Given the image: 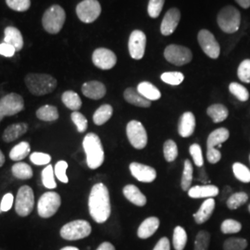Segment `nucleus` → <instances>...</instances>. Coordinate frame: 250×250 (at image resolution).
I'll list each match as a JSON object with an SVG mask.
<instances>
[{
	"label": "nucleus",
	"mask_w": 250,
	"mask_h": 250,
	"mask_svg": "<svg viewBox=\"0 0 250 250\" xmlns=\"http://www.w3.org/2000/svg\"><path fill=\"white\" fill-rule=\"evenodd\" d=\"M88 208L90 215L96 223L104 224L107 222L111 213V205L108 189L104 184H97L91 189Z\"/></svg>",
	"instance_id": "f257e3e1"
},
{
	"label": "nucleus",
	"mask_w": 250,
	"mask_h": 250,
	"mask_svg": "<svg viewBox=\"0 0 250 250\" xmlns=\"http://www.w3.org/2000/svg\"><path fill=\"white\" fill-rule=\"evenodd\" d=\"M83 147L86 155L87 166L92 170L99 168L105 160V154L101 140L98 134L89 133L83 141Z\"/></svg>",
	"instance_id": "f03ea898"
},
{
	"label": "nucleus",
	"mask_w": 250,
	"mask_h": 250,
	"mask_svg": "<svg viewBox=\"0 0 250 250\" xmlns=\"http://www.w3.org/2000/svg\"><path fill=\"white\" fill-rule=\"evenodd\" d=\"M24 82L29 91L38 97L52 93L58 84L53 76L45 73H29Z\"/></svg>",
	"instance_id": "7ed1b4c3"
},
{
	"label": "nucleus",
	"mask_w": 250,
	"mask_h": 250,
	"mask_svg": "<svg viewBox=\"0 0 250 250\" xmlns=\"http://www.w3.org/2000/svg\"><path fill=\"white\" fill-rule=\"evenodd\" d=\"M218 25L226 34H233L238 31L241 23L240 11L233 6H226L218 14Z\"/></svg>",
	"instance_id": "20e7f679"
},
{
	"label": "nucleus",
	"mask_w": 250,
	"mask_h": 250,
	"mask_svg": "<svg viewBox=\"0 0 250 250\" xmlns=\"http://www.w3.org/2000/svg\"><path fill=\"white\" fill-rule=\"evenodd\" d=\"M65 21V10L59 5H53L45 10L42 18V24L47 33L56 35L62 31Z\"/></svg>",
	"instance_id": "39448f33"
},
{
	"label": "nucleus",
	"mask_w": 250,
	"mask_h": 250,
	"mask_svg": "<svg viewBox=\"0 0 250 250\" xmlns=\"http://www.w3.org/2000/svg\"><path fill=\"white\" fill-rule=\"evenodd\" d=\"M92 232V227L88 222L76 220L65 224L61 229V236L65 240L75 241L87 237Z\"/></svg>",
	"instance_id": "423d86ee"
},
{
	"label": "nucleus",
	"mask_w": 250,
	"mask_h": 250,
	"mask_svg": "<svg viewBox=\"0 0 250 250\" xmlns=\"http://www.w3.org/2000/svg\"><path fill=\"white\" fill-rule=\"evenodd\" d=\"M62 205V197L56 192H45L38 200L37 211L43 219H48L57 213Z\"/></svg>",
	"instance_id": "0eeeda50"
},
{
	"label": "nucleus",
	"mask_w": 250,
	"mask_h": 250,
	"mask_svg": "<svg viewBox=\"0 0 250 250\" xmlns=\"http://www.w3.org/2000/svg\"><path fill=\"white\" fill-rule=\"evenodd\" d=\"M35 208V194L29 186H23L19 189L15 202V210L21 217H26Z\"/></svg>",
	"instance_id": "6e6552de"
},
{
	"label": "nucleus",
	"mask_w": 250,
	"mask_h": 250,
	"mask_svg": "<svg viewBox=\"0 0 250 250\" xmlns=\"http://www.w3.org/2000/svg\"><path fill=\"white\" fill-rule=\"evenodd\" d=\"M24 108V101L21 96L10 93L0 99V122L6 116L18 114Z\"/></svg>",
	"instance_id": "1a4fd4ad"
},
{
	"label": "nucleus",
	"mask_w": 250,
	"mask_h": 250,
	"mask_svg": "<svg viewBox=\"0 0 250 250\" xmlns=\"http://www.w3.org/2000/svg\"><path fill=\"white\" fill-rule=\"evenodd\" d=\"M129 142L136 149H143L147 144V134L144 125L138 121H131L126 126Z\"/></svg>",
	"instance_id": "9d476101"
},
{
	"label": "nucleus",
	"mask_w": 250,
	"mask_h": 250,
	"mask_svg": "<svg viewBox=\"0 0 250 250\" xmlns=\"http://www.w3.org/2000/svg\"><path fill=\"white\" fill-rule=\"evenodd\" d=\"M164 57L167 62L176 65L184 66L193 59L192 51L186 46L179 45H168L164 50Z\"/></svg>",
	"instance_id": "9b49d317"
},
{
	"label": "nucleus",
	"mask_w": 250,
	"mask_h": 250,
	"mask_svg": "<svg viewBox=\"0 0 250 250\" xmlns=\"http://www.w3.org/2000/svg\"><path fill=\"white\" fill-rule=\"evenodd\" d=\"M101 6L98 0H83L76 7V14L81 21L92 23L99 18Z\"/></svg>",
	"instance_id": "f8f14e48"
},
{
	"label": "nucleus",
	"mask_w": 250,
	"mask_h": 250,
	"mask_svg": "<svg viewBox=\"0 0 250 250\" xmlns=\"http://www.w3.org/2000/svg\"><path fill=\"white\" fill-rule=\"evenodd\" d=\"M197 40L200 47L208 57L213 60L219 58L221 53V47L219 43L217 42L215 36L209 31L206 29L201 30L198 33Z\"/></svg>",
	"instance_id": "ddd939ff"
},
{
	"label": "nucleus",
	"mask_w": 250,
	"mask_h": 250,
	"mask_svg": "<svg viewBox=\"0 0 250 250\" xmlns=\"http://www.w3.org/2000/svg\"><path fill=\"white\" fill-rule=\"evenodd\" d=\"M146 45V36L140 30H134L129 37L128 49L132 59L141 60L143 59Z\"/></svg>",
	"instance_id": "4468645a"
},
{
	"label": "nucleus",
	"mask_w": 250,
	"mask_h": 250,
	"mask_svg": "<svg viewBox=\"0 0 250 250\" xmlns=\"http://www.w3.org/2000/svg\"><path fill=\"white\" fill-rule=\"evenodd\" d=\"M92 61L96 67L101 70H110L117 63L115 53L107 48H98L92 55Z\"/></svg>",
	"instance_id": "2eb2a0df"
},
{
	"label": "nucleus",
	"mask_w": 250,
	"mask_h": 250,
	"mask_svg": "<svg viewBox=\"0 0 250 250\" xmlns=\"http://www.w3.org/2000/svg\"><path fill=\"white\" fill-rule=\"evenodd\" d=\"M130 171L134 178L142 183H151L157 177V171L154 168L137 162L130 164Z\"/></svg>",
	"instance_id": "dca6fc26"
},
{
	"label": "nucleus",
	"mask_w": 250,
	"mask_h": 250,
	"mask_svg": "<svg viewBox=\"0 0 250 250\" xmlns=\"http://www.w3.org/2000/svg\"><path fill=\"white\" fill-rule=\"evenodd\" d=\"M181 20V12L178 9H170L165 14L161 25V32L163 36H170L174 33Z\"/></svg>",
	"instance_id": "f3484780"
},
{
	"label": "nucleus",
	"mask_w": 250,
	"mask_h": 250,
	"mask_svg": "<svg viewBox=\"0 0 250 250\" xmlns=\"http://www.w3.org/2000/svg\"><path fill=\"white\" fill-rule=\"evenodd\" d=\"M82 92L88 99L99 100L104 98L107 93V89L104 83H102L101 82L90 81L83 84Z\"/></svg>",
	"instance_id": "a211bd4d"
},
{
	"label": "nucleus",
	"mask_w": 250,
	"mask_h": 250,
	"mask_svg": "<svg viewBox=\"0 0 250 250\" xmlns=\"http://www.w3.org/2000/svg\"><path fill=\"white\" fill-rule=\"evenodd\" d=\"M196 129V118L195 115L188 111L185 112L179 122L178 132L182 137H189L194 134Z\"/></svg>",
	"instance_id": "6ab92c4d"
},
{
	"label": "nucleus",
	"mask_w": 250,
	"mask_h": 250,
	"mask_svg": "<svg viewBox=\"0 0 250 250\" xmlns=\"http://www.w3.org/2000/svg\"><path fill=\"white\" fill-rule=\"evenodd\" d=\"M219 195V188L212 185L196 186L188 190V196L192 198H212Z\"/></svg>",
	"instance_id": "aec40b11"
},
{
	"label": "nucleus",
	"mask_w": 250,
	"mask_h": 250,
	"mask_svg": "<svg viewBox=\"0 0 250 250\" xmlns=\"http://www.w3.org/2000/svg\"><path fill=\"white\" fill-rule=\"evenodd\" d=\"M159 226L160 220L157 217H149L140 224L137 230V235L140 239H147L157 232Z\"/></svg>",
	"instance_id": "412c9836"
},
{
	"label": "nucleus",
	"mask_w": 250,
	"mask_h": 250,
	"mask_svg": "<svg viewBox=\"0 0 250 250\" xmlns=\"http://www.w3.org/2000/svg\"><path fill=\"white\" fill-rule=\"evenodd\" d=\"M27 131H28V125L25 123H19V124L9 125V127H7L6 130L4 131L2 139L7 143H10L17 140L21 135L25 134Z\"/></svg>",
	"instance_id": "4be33fe9"
},
{
	"label": "nucleus",
	"mask_w": 250,
	"mask_h": 250,
	"mask_svg": "<svg viewBox=\"0 0 250 250\" xmlns=\"http://www.w3.org/2000/svg\"><path fill=\"white\" fill-rule=\"evenodd\" d=\"M5 37L4 42L12 45L16 51H21L23 47V38L21 33L19 31L16 27H7L4 31Z\"/></svg>",
	"instance_id": "5701e85b"
},
{
	"label": "nucleus",
	"mask_w": 250,
	"mask_h": 250,
	"mask_svg": "<svg viewBox=\"0 0 250 250\" xmlns=\"http://www.w3.org/2000/svg\"><path fill=\"white\" fill-rule=\"evenodd\" d=\"M215 208V200L213 198H208L200 206L199 209L197 210L194 216V219L197 224H202L208 221L213 213Z\"/></svg>",
	"instance_id": "b1692460"
},
{
	"label": "nucleus",
	"mask_w": 250,
	"mask_h": 250,
	"mask_svg": "<svg viewBox=\"0 0 250 250\" xmlns=\"http://www.w3.org/2000/svg\"><path fill=\"white\" fill-rule=\"evenodd\" d=\"M125 197L134 205L143 207L146 204V197L143 193L134 185L125 186L124 188Z\"/></svg>",
	"instance_id": "393cba45"
},
{
	"label": "nucleus",
	"mask_w": 250,
	"mask_h": 250,
	"mask_svg": "<svg viewBox=\"0 0 250 250\" xmlns=\"http://www.w3.org/2000/svg\"><path fill=\"white\" fill-rule=\"evenodd\" d=\"M230 133L226 128H219L208 135L207 141L208 148L221 147L222 145L229 138Z\"/></svg>",
	"instance_id": "a878e982"
},
{
	"label": "nucleus",
	"mask_w": 250,
	"mask_h": 250,
	"mask_svg": "<svg viewBox=\"0 0 250 250\" xmlns=\"http://www.w3.org/2000/svg\"><path fill=\"white\" fill-rule=\"evenodd\" d=\"M124 97L128 103L136 107H149L151 106V101L145 99L137 90L132 87L125 90Z\"/></svg>",
	"instance_id": "bb28decb"
},
{
	"label": "nucleus",
	"mask_w": 250,
	"mask_h": 250,
	"mask_svg": "<svg viewBox=\"0 0 250 250\" xmlns=\"http://www.w3.org/2000/svg\"><path fill=\"white\" fill-rule=\"evenodd\" d=\"M137 91L144 98L149 101L159 100L161 98V93L154 84L149 82H142L137 85Z\"/></svg>",
	"instance_id": "cd10ccee"
},
{
	"label": "nucleus",
	"mask_w": 250,
	"mask_h": 250,
	"mask_svg": "<svg viewBox=\"0 0 250 250\" xmlns=\"http://www.w3.org/2000/svg\"><path fill=\"white\" fill-rule=\"evenodd\" d=\"M207 114L210 117L215 124H219L225 121L229 115L228 108L223 104H213L208 107Z\"/></svg>",
	"instance_id": "c85d7f7f"
},
{
	"label": "nucleus",
	"mask_w": 250,
	"mask_h": 250,
	"mask_svg": "<svg viewBox=\"0 0 250 250\" xmlns=\"http://www.w3.org/2000/svg\"><path fill=\"white\" fill-rule=\"evenodd\" d=\"M113 114V107L108 104H104L96 110L93 116V122L96 125H103L111 118Z\"/></svg>",
	"instance_id": "c756f323"
},
{
	"label": "nucleus",
	"mask_w": 250,
	"mask_h": 250,
	"mask_svg": "<svg viewBox=\"0 0 250 250\" xmlns=\"http://www.w3.org/2000/svg\"><path fill=\"white\" fill-rule=\"evenodd\" d=\"M36 117L44 122H54L60 117L59 110L55 106L45 105L36 110Z\"/></svg>",
	"instance_id": "7c9ffc66"
},
{
	"label": "nucleus",
	"mask_w": 250,
	"mask_h": 250,
	"mask_svg": "<svg viewBox=\"0 0 250 250\" xmlns=\"http://www.w3.org/2000/svg\"><path fill=\"white\" fill-rule=\"evenodd\" d=\"M63 104L73 111H78L82 107V100L79 95L73 91H66L62 97Z\"/></svg>",
	"instance_id": "2f4dec72"
},
{
	"label": "nucleus",
	"mask_w": 250,
	"mask_h": 250,
	"mask_svg": "<svg viewBox=\"0 0 250 250\" xmlns=\"http://www.w3.org/2000/svg\"><path fill=\"white\" fill-rule=\"evenodd\" d=\"M11 171L14 177L21 180H28L34 175L31 166L25 162H18L14 164L11 168Z\"/></svg>",
	"instance_id": "473e14b6"
},
{
	"label": "nucleus",
	"mask_w": 250,
	"mask_h": 250,
	"mask_svg": "<svg viewBox=\"0 0 250 250\" xmlns=\"http://www.w3.org/2000/svg\"><path fill=\"white\" fill-rule=\"evenodd\" d=\"M31 151V146L28 142H21L16 145L10 152H9V158L11 161H21L25 159L29 153Z\"/></svg>",
	"instance_id": "72a5a7b5"
},
{
	"label": "nucleus",
	"mask_w": 250,
	"mask_h": 250,
	"mask_svg": "<svg viewBox=\"0 0 250 250\" xmlns=\"http://www.w3.org/2000/svg\"><path fill=\"white\" fill-rule=\"evenodd\" d=\"M187 243H188V233L186 232V230L181 226L175 227L173 231V237H172V244H173L174 250H185Z\"/></svg>",
	"instance_id": "f704fd0d"
},
{
	"label": "nucleus",
	"mask_w": 250,
	"mask_h": 250,
	"mask_svg": "<svg viewBox=\"0 0 250 250\" xmlns=\"http://www.w3.org/2000/svg\"><path fill=\"white\" fill-rule=\"evenodd\" d=\"M193 182V166L189 160L185 161L184 172L181 181V187L184 191H188Z\"/></svg>",
	"instance_id": "c9c22d12"
},
{
	"label": "nucleus",
	"mask_w": 250,
	"mask_h": 250,
	"mask_svg": "<svg viewBox=\"0 0 250 250\" xmlns=\"http://www.w3.org/2000/svg\"><path fill=\"white\" fill-rule=\"evenodd\" d=\"M248 200L249 196L245 192H237L228 197L226 204L230 209H236L239 207L246 204Z\"/></svg>",
	"instance_id": "e433bc0d"
},
{
	"label": "nucleus",
	"mask_w": 250,
	"mask_h": 250,
	"mask_svg": "<svg viewBox=\"0 0 250 250\" xmlns=\"http://www.w3.org/2000/svg\"><path fill=\"white\" fill-rule=\"evenodd\" d=\"M232 171L235 178L242 183H250V170L240 162H235L232 165Z\"/></svg>",
	"instance_id": "4c0bfd02"
},
{
	"label": "nucleus",
	"mask_w": 250,
	"mask_h": 250,
	"mask_svg": "<svg viewBox=\"0 0 250 250\" xmlns=\"http://www.w3.org/2000/svg\"><path fill=\"white\" fill-rule=\"evenodd\" d=\"M42 183L47 189H55L57 188V183L55 181V171L52 165H46L45 169L42 170Z\"/></svg>",
	"instance_id": "58836bf2"
},
{
	"label": "nucleus",
	"mask_w": 250,
	"mask_h": 250,
	"mask_svg": "<svg viewBox=\"0 0 250 250\" xmlns=\"http://www.w3.org/2000/svg\"><path fill=\"white\" fill-rule=\"evenodd\" d=\"M229 91L236 99L242 102H246L250 99V93L248 89L238 83H231L229 85Z\"/></svg>",
	"instance_id": "ea45409f"
},
{
	"label": "nucleus",
	"mask_w": 250,
	"mask_h": 250,
	"mask_svg": "<svg viewBox=\"0 0 250 250\" xmlns=\"http://www.w3.org/2000/svg\"><path fill=\"white\" fill-rule=\"evenodd\" d=\"M163 153L165 160L168 162L175 161L178 156V147L173 140H167L163 146Z\"/></svg>",
	"instance_id": "a19ab883"
},
{
	"label": "nucleus",
	"mask_w": 250,
	"mask_h": 250,
	"mask_svg": "<svg viewBox=\"0 0 250 250\" xmlns=\"http://www.w3.org/2000/svg\"><path fill=\"white\" fill-rule=\"evenodd\" d=\"M248 247V241L241 237L228 238L224 243V250H245Z\"/></svg>",
	"instance_id": "79ce46f5"
},
{
	"label": "nucleus",
	"mask_w": 250,
	"mask_h": 250,
	"mask_svg": "<svg viewBox=\"0 0 250 250\" xmlns=\"http://www.w3.org/2000/svg\"><path fill=\"white\" fill-rule=\"evenodd\" d=\"M161 80L170 85H179L185 80V75L180 72H168L162 73Z\"/></svg>",
	"instance_id": "37998d69"
},
{
	"label": "nucleus",
	"mask_w": 250,
	"mask_h": 250,
	"mask_svg": "<svg viewBox=\"0 0 250 250\" xmlns=\"http://www.w3.org/2000/svg\"><path fill=\"white\" fill-rule=\"evenodd\" d=\"M210 242V234L207 231H200L196 236L194 250H208Z\"/></svg>",
	"instance_id": "c03bdc74"
},
{
	"label": "nucleus",
	"mask_w": 250,
	"mask_h": 250,
	"mask_svg": "<svg viewBox=\"0 0 250 250\" xmlns=\"http://www.w3.org/2000/svg\"><path fill=\"white\" fill-rule=\"evenodd\" d=\"M242 229V225L239 222L232 220V219H228L225 220L224 223L222 224L221 226V230L222 232L225 234H230V233H237L240 232Z\"/></svg>",
	"instance_id": "a18cd8bd"
},
{
	"label": "nucleus",
	"mask_w": 250,
	"mask_h": 250,
	"mask_svg": "<svg viewBox=\"0 0 250 250\" xmlns=\"http://www.w3.org/2000/svg\"><path fill=\"white\" fill-rule=\"evenodd\" d=\"M72 121L73 124L76 126L77 131L79 133H84L87 129L88 126V122L86 120V118L83 116L82 113L78 111H73L71 115Z\"/></svg>",
	"instance_id": "49530a36"
},
{
	"label": "nucleus",
	"mask_w": 250,
	"mask_h": 250,
	"mask_svg": "<svg viewBox=\"0 0 250 250\" xmlns=\"http://www.w3.org/2000/svg\"><path fill=\"white\" fill-rule=\"evenodd\" d=\"M189 152L197 167L199 168L203 167L204 160H203V153H202L201 146L198 144H193L189 147Z\"/></svg>",
	"instance_id": "de8ad7c7"
},
{
	"label": "nucleus",
	"mask_w": 250,
	"mask_h": 250,
	"mask_svg": "<svg viewBox=\"0 0 250 250\" xmlns=\"http://www.w3.org/2000/svg\"><path fill=\"white\" fill-rule=\"evenodd\" d=\"M165 0H149L147 6V12L151 18H158L163 9Z\"/></svg>",
	"instance_id": "09e8293b"
},
{
	"label": "nucleus",
	"mask_w": 250,
	"mask_h": 250,
	"mask_svg": "<svg viewBox=\"0 0 250 250\" xmlns=\"http://www.w3.org/2000/svg\"><path fill=\"white\" fill-rule=\"evenodd\" d=\"M237 76L240 81L250 83V60L243 61L237 70Z\"/></svg>",
	"instance_id": "8fccbe9b"
},
{
	"label": "nucleus",
	"mask_w": 250,
	"mask_h": 250,
	"mask_svg": "<svg viewBox=\"0 0 250 250\" xmlns=\"http://www.w3.org/2000/svg\"><path fill=\"white\" fill-rule=\"evenodd\" d=\"M67 169H68V163L66 161H60L57 162L54 170L56 177L64 184H67L69 182V179L66 174Z\"/></svg>",
	"instance_id": "3c124183"
},
{
	"label": "nucleus",
	"mask_w": 250,
	"mask_h": 250,
	"mask_svg": "<svg viewBox=\"0 0 250 250\" xmlns=\"http://www.w3.org/2000/svg\"><path fill=\"white\" fill-rule=\"evenodd\" d=\"M8 7L15 11L23 12L30 9L31 0H6Z\"/></svg>",
	"instance_id": "603ef678"
},
{
	"label": "nucleus",
	"mask_w": 250,
	"mask_h": 250,
	"mask_svg": "<svg viewBox=\"0 0 250 250\" xmlns=\"http://www.w3.org/2000/svg\"><path fill=\"white\" fill-rule=\"evenodd\" d=\"M30 161H32L35 165L42 166V165H46L51 161V157L50 155L43 153V152H35L31 154L30 156Z\"/></svg>",
	"instance_id": "864d4df0"
},
{
	"label": "nucleus",
	"mask_w": 250,
	"mask_h": 250,
	"mask_svg": "<svg viewBox=\"0 0 250 250\" xmlns=\"http://www.w3.org/2000/svg\"><path fill=\"white\" fill-rule=\"evenodd\" d=\"M14 197L11 193H7L1 200L0 203V213L7 212L12 208Z\"/></svg>",
	"instance_id": "5fc2aeb1"
},
{
	"label": "nucleus",
	"mask_w": 250,
	"mask_h": 250,
	"mask_svg": "<svg viewBox=\"0 0 250 250\" xmlns=\"http://www.w3.org/2000/svg\"><path fill=\"white\" fill-rule=\"evenodd\" d=\"M207 159L209 163L216 164L222 159V153L217 148H208L207 150Z\"/></svg>",
	"instance_id": "6e6d98bb"
},
{
	"label": "nucleus",
	"mask_w": 250,
	"mask_h": 250,
	"mask_svg": "<svg viewBox=\"0 0 250 250\" xmlns=\"http://www.w3.org/2000/svg\"><path fill=\"white\" fill-rule=\"evenodd\" d=\"M15 52H16V49L12 45L7 44L5 42L0 44V55L1 56L6 57V58H11L14 56Z\"/></svg>",
	"instance_id": "4d7b16f0"
},
{
	"label": "nucleus",
	"mask_w": 250,
	"mask_h": 250,
	"mask_svg": "<svg viewBox=\"0 0 250 250\" xmlns=\"http://www.w3.org/2000/svg\"><path fill=\"white\" fill-rule=\"evenodd\" d=\"M153 250H170V240L167 237H162L156 244Z\"/></svg>",
	"instance_id": "13d9d810"
},
{
	"label": "nucleus",
	"mask_w": 250,
	"mask_h": 250,
	"mask_svg": "<svg viewBox=\"0 0 250 250\" xmlns=\"http://www.w3.org/2000/svg\"><path fill=\"white\" fill-rule=\"evenodd\" d=\"M97 250H115V248H114V246L111 244V243H109V242H104V243H102L100 246H99V248L97 249Z\"/></svg>",
	"instance_id": "bf43d9fd"
},
{
	"label": "nucleus",
	"mask_w": 250,
	"mask_h": 250,
	"mask_svg": "<svg viewBox=\"0 0 250 250\" xmlns=\"http://www.w3.org/2000/svg\"><path fill=\"white\" fill-rule=\"evenodd\" d=\"M235 2L243 9H249L250 7V0H235Z\"/></svg>",
	"instance_id": "052dcab7"
},
{
	"label": "nucleus",
	"mask_w": 250,
	"mask_h": 250,
	"mask_svg": "<svg viewBox=\"0 0 250 250\" xmlns=\"http://www.w3.org/2000/svg\"><path fill=\"white\" fill-rule=\"evenodd\" d=\"M5 156H4V154L2 153L1 151V149H0V168L4 165V163H5Z\"/></svg>",
	"instance_id": "680f3d73"
},
{
	"label": "nucleus",
	"mask_w": 250,
	"mask_h": 250,
	"mask_svg": "<svg viewBox=\"0 0 250 250\" xmlns=\"http://www.w3.org/2000/svg\"><path fill=\"white\" fill-rule=\"evenodd\" d=\"M61 250H79L77 248H74V247H65Z\"/></svg>",
	"instance_id": "e2e57ef3"
},
{
	"label": "nucleus",
	"mask_w": 250,
	"mask_h": 250,
	"mask_svg": "<svg viewBox=\"0 0 250 250\" xmlns=\"http://www.w3.org/2000/svg\"><path fill=\"white\" fill-rule=\"evenodd\" d=\"M249 210H250V205L249 206Z\"/></svg>",
	"instance_id": "0e129e2a"
},
{
	"label": "nucleus",
	"mask_w": 250,
	"mask_h": 250,
	"mask_svg": "<svg viewBox=\"0 0 250 250\" xmlns=\"http://www.w3.org/2000/svg\"></svg>",
	"instance_id": "69168bd1"
}]
</instances>
